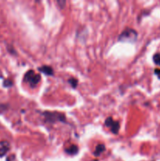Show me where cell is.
I'll list each match as a JSON object with an SVG mask.
<instances>
[{
    "label": "cell",
    "mask_w": 160,
    "mask_h": 161,
    "mask_svg": "<svg viewBox=\"0 0 160 161\" xmlns=\"http://www.w3.org/2000/svg\"><path fill=\"white\" fill-rule=\"evenodd\" d=\"M43 116L45 118V120L50 123L61 122V123H67L66 116L62 112H43Z\"/></svg>",
    "instance_id": "cell-1"
},
{
    "label": "cell",
    "mask_w": 160,
    "mask_h": 161,
    "mask_svg": "<svg viewBox=\"0 0 160 161\" xmlns=\"http://www.w3.org/2000/svg\"><path fill=\"white\" fill-rule=\"evenodd\" d=\"M41 81V76L36 74L34 70H29L24 75V82L28 83L32 88H35Z\"/></svg>",
    "instance_id": "cell-2"
},
{
    "label": "cell",
    "mask_w": 160,
    "mask_h": 161,
    "mask_svg": "<svg viewBox=\"0 0 160 161\" xmlns=\"http://www.w3.org/2000/svg\"><path fill=\"white\" fill-rule=\"evenodd\" d=\"M137 38V32L132 28H126L120 34L118 40L123 43H134Z\"/></svg>",
    "instance_id": "cell-3"
},
{
    "label": "cell",
    "mask_w": 160,
    "mask_h": 161,
    "mask_svg": "<svg viewBox=\"0 0 160 161\" xmlns=\"http://www.w3.org/2000/svg\"><path fill=\"white\" fill-rule=\"evenodd\" d=\"M104 125H105L107 127H108L113 134H116L119 133V128H120L119 123L118 121H115V120L112 119V117L107 118L105 122H104Z\"/></svg>",
    "instance_id": "cell-4"
},
{
    "label": "cell",
    "mask_w": 160,
    "mask_h": 161,
    "mask_svg": "<svg viewBox=\"0 0 160 161\" xmlns=\"http://www.w3.org/2000/svg\"><path fill=\"white\" fill-rule=\"evenodd\" d=\"M10 148V144L7 141H0V157L7 153Z\"/></svg>",
    "instance_id": "cell-5"
},
{
    "label": "cell",
    "mask_w": 160,
    "mask_h": 161,
    "mask_svg": "<svg viewBox=\"0 0 160 161\" xmlns=\"http://www.w3.org/2000/svg\"><path fill=\"white\" fill-rule=\"evenodd\" d=\"M39 71H40L41 73H44L47 76H53L54 74V69L52 67L49 66V65H43L42 67L39 68Z\"/></svg>",
    "instance_id": "cell-6"
},
{
    "label": "cell",
    "mask_w": 160,
    "mask_h": 161,
    "mask_svg": "<svg viewBox=\"0 0 160 161\" xmlns=\"http://www.w3.org/2000/svg\"><path fill=\"white\" fill-rule=\"evenodd\" d=\"M65 152L69 155H76L79 152V147L76 145H72L70 147L65 149Z\"/></svg>",
    "instance_id": "cell-7"
},
{
    "label": "cell",
    "mask_w": 160,
    "mask_h": 161,
    "mask_svg": "<svg viewBox=\"0 0 160 161\" xmlns=\"http://www.w3.org/2000/svg\"><path fill=\"white\" fill-rule=\"evenodd\" d=\"M104 151H105V145H103V144H99L96 147L95 151L94 152V155L96 156H99Z\"/></svg>",
    "instance_id": "cell-8"
},
{
    "label": "cell",
    "mask_w": 160,
    "mask_h": 161,
    "mask_svg": "<svg viewBox=\"0 0 160 161\" xmlns=\"http://www.w3.org/2000/svg\"><path fill=\"white\" fill-rule=\"evenodd\" d=\"M153 62H154L155 65L160 66V54H155L153 56Z\"/></svg>",
    "instance_id": "cell-9"
},
{
    "label": "cell",
    "mask_w": 160,
    "mask_h": 161,
    "mask_svg": "<svg viewBox=\"0 0 160 161\" xmlns=\"http://www.w3.org/2000/svg\"><path fill=\"white\" fill-rule=\"evenodd\" d=\"M68 82H69V84H71V86H72V87H73V88H76V87H77L78 80H76V78H70Z\"/></svg>",
    "instance_id": "cell-10"
},
{
    "label": "cell",
    "mask_w": 160,
    "mask_h": 161,
    "mask_svg": "<svg viewBox=\"0 0 160 161\" xmlns=\"http://www.w3.org/2000/svg\"><path fill=\"white\" fill-rule=\"evenodd\" d=\"M155 74H156L157 76H158V78L160 79V69H155Z\"/></svg>",
    "instance_id": "cell-11"
}]
</instances>
